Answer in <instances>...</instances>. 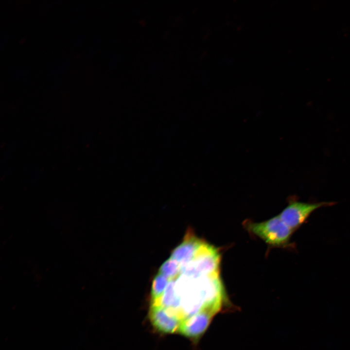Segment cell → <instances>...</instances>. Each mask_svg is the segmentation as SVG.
Segmentation results:
<instances>
[{
  "label": "cell",
  "instance_id": "obj_6",
  "mask_svg": "<svg viewBox=\"0 0 350 350\" xmlns=\"http://www.w3.org/2000/svg\"><path fill=\"white\" fill-rule=\"evenodd\" d=\"M158 273L169 280H175L180 274V265L176 261L170 257L160 266Z\"/></svg>",
  "mask_w": 350,
  "mask_h": 350
},
{
  "label": "cell",
  "instance_id": "obj_5",
  "mask_svg": "<svg viewBox=\"0 0 350 350\" xmlns=\"http://www.w3.org/2000/svg\"><path fill=\"white\" fill-rule=\"evenodd\" d=\"M180 304V299L175 287V280H170L163 295L159 299L151 303V305H159L171 310L179 317Z\"/></svg>",
  "mask_w": 350,
  "mask_h": 350
},
{
  "label": "cell",
  "instance_id": "obj_7",
  "mask_svg": "<svg viewBox=\"0 0 350 350\" xmlns=\"http://www.w3.org/2000/svg\"><path fill=\"white\" fill-rule=\"evenodd\" d=\"M169 280L158 273L154 277L151 289V303L159 299L164 293Z\"/></svg>",
  "mask_w": 350,
  "mask_h": 350
},
{
  "label": "cell",
  "instance_id": "obj_1",
  "mask_svg": "<svg viewBox=\"0 0 350 350\" xmlns=\"http://www.w3.org/2000/svg\"><path fill=\"white\" fill-rule=\"evenodd\" d=\"M245 226L250 233L269 245L276 247H284L289 245L294 232L279 215L262 222H245Z\"/></svg>",
  "mask_w": 350,
  "mask_h": 350
},
{
  "label": "cell",
  "instance_id": "obj_4",
  "mask_svg": "<svg viewBox=\"0 0 350 350\" xmlns=\"http://www.w3.org/2000/svg\"><path fill=\"white\" fill-rule=\"evenodd\" d=\"M203 241L189 230L181 243L172 251L170 258L176 261L180 265L186 264L193 259Z\"/></svg>",
  "mask_w": 350,
  "mask_h": 350
},
{
  "label": "cell",
  "instance_id": "obj_3",
  "mask_svg": "<svg viewBox=\"0 0 350 350\" xmlns=\"http://www.w3.org/2000/svg\"><path fill=\"white\" fill-rule=\"evenodd\" d=\"M149 316L156 329L165 333L178 332L182 322L175 313L159 305H151Z\"/></svg>",
  "mask_w": 350,
  "mask_h": 350
},
{
  "label": "cell",
  "instance_id": "obj_2",
  "mask_svg": "<svg viewBox=\"0 0 350 350\" xmlns=\"http://www.w3.org/2000/svg\"><path fill=\"white\" fill-rule=\"evenodd\" d=\"M334 204V202L309 203L291 199L288 205L279 216L282 221L294 231L305 222L310 215L316 210Z\"/></svg>",
  "mask_w": 350,
  "mask_h": 350
}]
</instances>
